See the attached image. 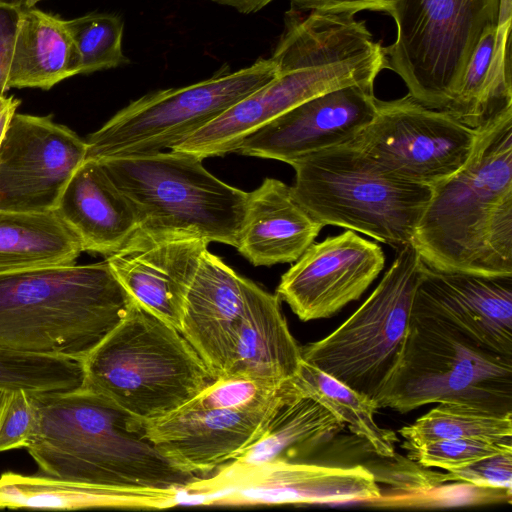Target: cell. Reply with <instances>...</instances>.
<instances>
[{
  "mask_svg": "<svg viewBox=\"0 0 512 512\" xmlns=\"http://www.w3.org/2000/svg\"><path fill=\"white\" fill-rule=\"evenodd\" d=\"M278 74L271 58L237 71L146 94L118 111L86 140V158L145 154L172 149Z\"/></svg>",
  "mask_w": 512,
  "mask_h": 512,
  "instance_id": "11",
  "label": "cell"
},
{
  "mask_svg": "<svg viewBox=\"0 0 512 512\" xmlns=\"http://www.w3.org/2000/svg\"><path fill=\"white\" fill-rule=\"evenodd\" d=\"M21 12L16 6L0 3V96L9 90V69Z\"/></svg>",
  "mask_w": 512,
  "mask_h": 512,
  "instance_id": "36",
  "label": "cell"
},
{
  "mask_svg": "<svg viewBox=\"0 0 512 512\" xmlns=\"http://www.w3.org/2000/svg\"><path fill=\"white\" fill-rule=\"evenodd\" d=\"M132 301L106 259L0 273V347L82 361Z\"/></svg>",
  "mask_w": 512,
  "mask_h": 512,
  "instance_id": "4",
  "label": "cell"
},
{
  "mask_svg": "<svg viewBox=\"0 0 512 512\" xmlns=\"http://www.w3.org/2000/svg\"><path fill=\"white\" fill-rule=\"evenodd\" d=\"M19 105L20 100L14 96H0V143L4 136L7 125Z\"/></svg>",
  "mask_w": 512,
  "mask_h": 512,
  "instance_id": "37",
  "label": "cell"
},
{
  "mask_svg": "<svg viewBox=\"0 0 512 512\" xmlns=\"http://www.w3.org/2000/svg\"><path fill=\"white\" fill-rule=\"evenodd\" d=\"M82 365L84 388L142 421L172 413L215 381L181 332L134 299Z\"/></svg>",
  "mask_w": 512,
  "mask_h": 512,
  "instance_id": "5",
  "label": "cell"
},
{
  "mask_svg": "<svg viewBox=\"0 0 512 512\" xmlns=\"http://www.w3.org/2000/svg\"><path fill=\"white\" fill-rule=\"evenodd\" d=\"M382 248L352 230L312 243L276 294L302 321L329 318L359 299L384 268Z\"/></svg>",
  "mask_w": 512,
  "mask_h": 512,
  "instance_id": "15",
  "label": "cell"
},
{
  "mask_svg": "<svg viewBox=\"0 0 512 512\" xmlns=\"http://www.w3.org/2000/svg\"><path fill=\"white\" fill-rule=\"evenodd\" d=\"M295 199L319 223L357 231L396 250L411 244L432 187L388 174L351 144L294 161Z\"/></svg>",
  "mask_w": 512,
  "mask_h": 512,
  "instance_id": "6",
  "label": "cell"
},
{
  "mask_svg": "<svg viewBox=\"0 0 512 512\" xmlns=\"http://www.w3.org/2000/svg\"><path fill=\"white\" fill-rule=\"evenodd\" d=\"M65 25L80 56V74L128 62L122 51L124 24L118 16L90 13L65 20Z\"/></svg>",
  "mask_w": 512,
  "mask_h": 512,
  "instance_id": "31",
  "label": "cell"
},
{
  "mask_svg": "<svg viewBox=\"0 0 512 512\" xmlns=\"http://www.w3.org/2000/svg\"><path fill=\"white\" fill-rule=\"evenodd\" d=\"M87 142L50 116L15 112L0 143V209L55 211Z\"/></svg>",
  "mask_w": 512,
  "mask_h": 512,
  "instance_id": "13",
  "label": "cell"
},
{
  "mask_svg": "<svg viewBox=\"0 0 512 512\" xmlns=\"http://www.w3.org/2000/svg\"><path fill=\"white\" fill-rule=\"evenodd\" d=\"M80 74V56L65 20L31 8L20 14L8 76L10 88L49 90Z\"/></svg>",
  "mask_w": 512,
  "mask_h": 512,
  "instance_id": "25",
  "label": "cell"
},
{
  "mask_svg": "<svg viewBox=\"0 0 512 512\" xmlns=\"http://www.w3.org/2000/svg\"><path fill=\"white\" fill-rule=\"evenodd\" d=\"M249 281L206 250L188 288L179 331L215 380L231 362Z\"/></svg>",
  "mask_w": 512,
  "mask_h": 512,
  "instance_id": "19",
  "label": "cell"
},
{
  "mask_svg": "<svg viewBox=\"0 0 512 512\" xmlns=\"http://www.w3.org/2000/svg\"><path fill=\"white\" fill-rule=\"evenodd\" d=\"M374 84H352L310 98L248 135L235 153L291 165L348 144L376 113Z\"/></svg>",
  "mask_w": 512,
  "mask_h": 512,
  "instance_id": "16",
  "label": "cell"
},
{
  "mask_svg": "<svg viewBox=\"0 0 512 512\" xmlns=\"http://www.w3.org/2000/svg\"><path fill=\"white\" fill-rule=\"evenodd\" d=\"M291 7L304 11L349 13L361 11L385 12L389 14L395 0H289Z\"/></svg>",
  "mask_w": 512,
  "mask_h": 512,
  "instance_id": "35",
  "label": "cell"
},
{
  "mask_svg": "<svg viewBox=\"0 0 512 512\" xmlns=\"http://www.w3.org/2000/svg\"><path fill=\"white\" fill-rule=\"evenodd\" d=\"M407 457L424 467L450 471L480 459L512 452V438L503 440L442 439L420 446H404Z\"/></svg>",
  "mask_w": 512,
  "mask_h": 512,
  "instance_id": "32",
  "label": "cell"
},
{
  "mask_svg": "<svg viewBox=\"0 0 512 512\" xmlns=\"http://www.w3.org/2000/svg\"><path fill=\"white\" fill-rule=\"evenodd\" d=\"M84 385L82 361L0 347V391L69 392Z\"/></svg>",
  "mask_w": 512,
  "mask_h": 512,
  "instance_id": "30",
  "label": "cell"
},
{
  "mask_svg": "<svg viewBox=\"0 0 512 512\" xmlns=\"http://www.w3.org/2000/svg\"><path fill=\"white\" fill-rule=\"evenodd\" d=\"M301 361V346L289 330L281 299L250 280L234 352L223 378L282 384L295 378Z\"/></svg>",
  "mask_w": 512,
  "mask_h": 512,
  "instance_id": "23",
  "label": "cell"
},
{
  "mask_svg": "<svg viewBox=\"0 0 512 512\" xmlns=\"http://www.w3.org/2000/svg\"><path fill=\"white\" fill-rule=\"evenodd\" d=\"M430 403L512 413V358L478 345L442 319L412 310L402 360L378 407L406 413Z\"/></svg>",
  "mask_w": 512,
  "mask_h": 512,
  "instance_id": "8",
  "label": "cell"
},
{
  "mask_svg": "<svg viewBox=\"0 0 512 512\" xmlns=\"http://www.w3.org/2000/svg\"><path fill=\"white\" fill-rule=\"evenodd\" d=\"M411 245L439 271L512 276V110L479 129L465 166L432 187Z\"/></svg>",
  "mask_w": 512,
  "mask_h": 512,
  "instance_id": "3",
  "label": "cell"
},
{
  "mask_svg": "<svg viewBox=\"0 0 512 512\" xmlns=\"http://www.w3.org/2000/svg\"><path fill=\"white\" fill-rule=\"evenodd\" d=\"M270 58L275 78L171 150L201 159L235 153L248 135L298 104L344 86L374 84L387 69L384 47L365 21L348 13L290 8Z\"/></svg>",
  "mask_w": 512,
  "mask_h": 512,
  "instance_id": "1",
  "label": "cell"
},
{
  "mask_svg": "<svg viewBox=\"0 0 512 512\" xmlns=\"http://www.w3.org/2000/svg\"><path fill=\"white\" fill-rule=\"evenodd\" d=\"M36 425L34 395L24 390L6 392L0 408V452L26 448Z\"/></svg>",
  "mask_w": 512,
  "mask_h": 512,
  "instance_id": "33",
  "label": "cell"
},
{
  "mask_svg": "<svg viewBox=\"0 0 512 512\" xmlns=\"http://www.w3.org/2000/svg\"><path fill=\"white\" fill-rule=\"evenodd\" d=\"M243 503L336 504L381 498L376 475L362 465L350 467L275 460L231 478Z\"/></svg>",
  "mask_w": 512,
  "mask_h": 512,
  "instance_id": "20",
  "label": "cell"
},
{
  "mask_svg": "<svg viewBox=\"0 0 512 512\" xmlns=\"http://www.w3.org/2000/svg\"><path fill=\"white\" fill-rule=\"evenodd\" d=\"M441 481H461L478 487L511 492L512 452L492 455L467 466L440 474Z\"/></svg>",
  "mask_w": 512,
  "mask_h": 512,
  "instance_id": "34",
  "label": "cell"
},
{
  "mask_svg": "<svg viewBox=\"0 0 512 512\" xmlns=\"http://www.w3.org/2000/svg\"><path fill=\"white\" fill-rule=\"evenodd\" d=\"M501 0H395V41L387 69L421 104L444 110L485 30L498 25Z\"/></svg>",
  "mask_w": 512,
  "mask_h": 512,
  "instance_id": "10",
  "label": "cell"
},
{
  "mask_svg": "<svg viewBox=\"0 0 512 512\" xmlns=\"http://www.w3.org/2000/svg\"><path fill=\"white\" fill-rule=\"evenodd\" d=\"M5 393H6L5 391H0V408H1L2 402L4 400Z\"/></svg>",
  "mask_w": 512,
  "mask_h": 512,
  "instance_id": "40",
  "label": "cell"
},
{
  "mask_svg": "<svg viewBox=\"0 0 512 512\" xmlns=\"http://www.w3.org/2000/svg\"><path fill=\"white\" fill-rule=\"evenodd\" d=\"M293 380L302 396L324 405L375 454L382 458L395 456L398 438L394 431L376 423L374 414L378 407L374 401L303 360Z\"/></svg>",
  "mask_w": 512,
  "mask_h": 512,
  "instance_id": "28",
  "label": "cell"
},
{
  "mask_svg": "<svg viewBox=\"0 0 512 512\" xmlns=\"http://www.w3.org/2000/svg\"><path fill=\"white\" fill-rule=\"evenodd\" d=\"M82 252L78 235L56 211L0 209V273L75 264Z\"/></svg>",
  "mask_w": 512,
  "mask_h": 512,
  "instance_id": "27",
  "label": "cell"
},
{
  "mask_svg": "<svg viewBox=\"0 0 512 512\" xmlns=\"http://www.w3.org/2000/svg\"><path fill=\"white\" fill-rule=\"evenodd\" d=\"M344 427L320 402L299 396L283 405L262 436L212 479L226 481L275 460L304 461Z\"/></svg>",
  "mask_w": 512,
  "mask_h": 512,
  "instance_id": "24",
  "label": "cell"
},
{
  "mask_svg": "<svg viewBox=\"0 0 512 512\" xmlns=\"http://www.w3.org/2000/svg\"><path fill=\"white\" fill-rule=\"evenodd\" d=\"M477 137L478 130L407 94L390 101L376 99L374 118L348 144L388 174L434 187L465 166Z\"/></svg>",
  "mask_w": 512,
  "mask_h": 512,
  "instance_id": "12",
  "label": "cell"
},
{
  "mask_svg": "<svg viewBox=\"0 0 512 512\" xmlns=\"http://www.w3.org/2000/svg\"><path fill=\"white\" fill-rule=\"evenodd\" d=\"M37 425L26 449L45 476L119 490L181 494L210 478L163 454L144 422L84 387L33 394Z\"/></svg>",
  "mask_w": 512,
  "mask_h": 512,
  "instance_id": "2",
  "label": "cell"
},
{
  "mask_svg": "<svg viewBox=\"0 0 512 512\" xmlns=\"http://www.w3.org/2000/svg\"><path fill=\"white\" fill-rule=\"evenodd\" d=\"M96 161L135 206L140 228L237 248L248 192L215 177L203 159L171 150Z\"/></svg>",
  "mask_w": 512,
  "mask_h": 512,
  "instance_id": "7",
  "label": "cell"
},
{
  "mask_svg": "<svg viewBox=\"0 0 512 512\" xmlns=\"http://www.w3.org/2000/svg\"><path fill=\"white\" fill-rule=\"evenodd\" d=\"M208 244L188 233L139 227L106 260L135 301L179 330L188 288Z\"/></svg>",
  "mask_w": 512,
  "mask_h": 512,
  "instance_id": "17",
  "label": "cell"
},
{
  "mask_svg": "<svg viewBox=\"0 0 512 512\" xmlns=\"http://www.w3.org/2000/svg\"><path fill=\"white\" fill-rule=\"evenodd\" d=\"M55 211L78 235L84 252L106 257L140 226L137 210L98 161L85 158L66 184Z\"/></svg>",
  "mask_w": 512,
  "mask_h": 512,
  "instance_id": "22",
  "label": "cell"
},
{
  "mask_svg": "<svg viewBox=\"0 0 512 512\" xmlns=\"http://www.w3.org/2000/svg\"><path fill=\"white\" fill-rule=\"evenodd\" d=\"M40 1L41 0H0V3L16 6L23 11L34 8V6Z\"/></svg>",
  "mask_w": 512,
  "mask_h": 512,
  "instance_id": "39",
  "label": "cell"
},
{
  "mask_svg": "<svg viewBox=\"0 0 512 512\" xmlns=\"http://www.w3.org/2000/svg\"><path fill=\"white\" fill-rule=\"evenodd\" d=\"M324 226L275 178L248 192L237 250L254 266L293 263Z\"/></svg>",
  "mask_w": 512,
  "mask_h": 512,
  "instance_id": "21",
  "label": "cell"
},
{
  "mask_svg": "<svg viewBox=\"0 0 512 512\" xmlns=\"http://www.w3.org/2000/svg\"><path fill=\"white\" fill-rule=\"evenodd\" d=\"M396 251L393 264L363 304L328 336L301 347L304 362L377 407L402 360L424 266L411 244Z\"/></svg>",
  "mask_w": 512,
  "mask_h": 512,
  "instance_id": "9",
  "label": "cell"
},
{
  "mask_svg": "<svg viewBox=\"0 0 512 512\" xmlns=\"http://www.w3.org/2000/svg\"><path fill=\"white\" fill-rule=\"evenodd\" d=\"M413 311L442 319L512 358V276L444 272L424 264Z\"/></svg>",
  "mask_w": 512,
  "mask_h": 512,
  "instance_id": "18",
  "label": "cell"
},
{
  "mask_svg": "<svg viewBox=\"0 0 512 512\" xmlns=\"http://www.w3.org/2000/svg\"><path fill=\"white\" fill-rule=\"evenodd\" d=\"M299 396L295 385L273 401L251 406L201 405L190 400L162 418L143 422L163 454L186 470L208 476L244 453L280 408Z\"/></svg>",
  "mask_w": 512,
  "mask_h": 512,
  "instance_id": "14",
  "label": "cell"
},
{
  "mask_svg": "<svg viewBox=\"0 0 512 512\" xmlns=\"http://www.w3.org/2000/svg\"><path fill=\"white\" fill-rule=\"evenodd\" d=\"M403 446L442 439L503 440L512 438V413L500 414L458 403H438L414 423L399 430Z\"/></svg>",
  "mask_w": 512,
  "mask_h": 512,
  "instance_id": "29",
  "label": "cell"
},
{
  "mask_svg": "<svg viewBox=\"0 0 512 512\" xmlns=\"http://www.w3.org/2000/svg\"><path fill=\"white\" fill-rule=\"evenodd\" d=\"M216 2L218 4H222L225 6L232 7L237 11L245 14L254 13L266 5H268L273 0H210Z\"/></svg>",
  "mask_w": 512,
  "mask_h": 512,
  "instance_id": "38",
  "label": "cell"
},
{
  "mask_svg": "<svg viewBox=\"0 0 512 512\" xmlns=\"http://www.w3.org/2000/svg\"><path fill=\"white\" fill-rule=\"evenodd\" d=\"M179 494L140 493L49 476L6 472L0 476V508L76 510L89 508L164 509Z\"/></svg>",
  "mask_w": 512,
  "mask_h": 512,
  "instance_id": "26",
  "label": "cell"
}]
</instances>
